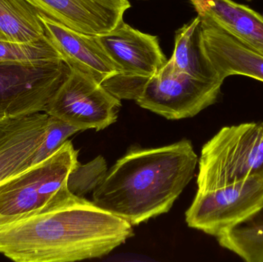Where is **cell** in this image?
Masks as SVG:
<instances>
[{"mask_svg": "<svg viewBox=\"0 0 263 262\" xmlns=\"http://www.w3.org/2000/svg\"><path fill=\"white\" fill-rule=\"evenodd\" d=\"M40 13L77 32L100 35L114 30L131 8L129 0H24Z\"/></svg>", "mask_w": 263, "mask_h": 262, "instance_id": "cell-10", "label": "cell"}, {"mask_svg": "<svg viewBox=\"0 0 263 262\" xmlns=\"http://www.w3.org/2000/svg\"><path fill=\"white\" fill-rule=\"evenodd\" d=\"M97 38L123 76L148 78L168 61L157 36L134 29L124 20Z\"/></svg>", "mask_w": 263, "mask_h": 262, "instance_id": "cell-11", "label": "cell"}, {"mask_svg": "<svg viewBox=\"0 0 263 262\" xmlns=\"http://www.w3.org/2000/svg\"><path fill=\"white\" fill-rule=\"evenodd\" d=\"M200 22L197 15L176 31L174 50L170 60L179 72L199 79L223 83L209 69L201 55L198 38Z\"/></svg>", "mask_w": 263, "mask_h": 262, "instance_id": "cell-17", "label": "cell"}, {"mask_svg": "<svg viewBox=\"0 0 263 262\" xmlns=\"http://www.w3.org/2000/svg\"><path fill=\"white\" fill-rule=\"evenodd\" d=\"M221 247L247 262H263V205L217 237Z\"/></svg>", "mask_w": 263, "mask_h": 262, "instance_id": "cell-15", "label": "cell"}, {"mask_svg": "<svg viewBox=\"0 0 263 262\" xmlns=\"http://www.w3.org/2000/svg\"><path fill=\"white\" fill-rule=\"evenodd\" d=\"M197 191L263 177V122L222 128L201 151Z\"/></svg>", "mask_w": 263, "mask_h": 262, "instance_id": "cell-4", "label": "cell"}, {"mask_svg": "<svg viewBox=\"0 0 263 262\" xmlns=\"http://www.w3.org/2000/svg\"><path fill=\"white\" fill-rule=\"evenodd\" d=\"M70 69L67 78L48 103L45 113L80 131L103 130L116 123L121 100L93 77L79 69Z\"/></svg>", "mask_w": 263, "mask_h": 262, "instance_id": "cell-5", "label": "cell"}, {"mask_svg": "<svg viewBox=\"0 0 263 262\" xmlns=\"http://www.w3.org/2000/svg\"><path fill=\"white\" fill-rule=\"evenodd\" d=\"M78 129L68 124L66 122L49 115L47 131L44 139L38 151L39 161L42 162L49 158L57 152L69 137L77 132Z\"/></svg>", "mask_w": 263, "mask_h": 262, "instance_id": "cell-19", "label": "cell"}, {"mask_svg": "<svg viewBox=\"0 0 263 262\" xmlns=\"http://www.w3.org/2000/svg\"><path fill=\"white\" fill-rule=\"evenodd\" d=\"M223 83L199 79L179 72L170 59L152 76L116 75L103 86L120 100H134L142 109L167 119L191 118L215 104Z\"/></svg>", "mask_w": 263, "mask_h": 262, "instance_id": "cell-3", "label": "cell"}, {"mask_svg": "<svg viewBox=\"0 0 263 262\" xmlns=\"http://www.w3.org/2000/svg\"><path fill=\"white\" fill-rule=\"evenodd\" d=\"M198 16L228 31L263 55V15L233 0H190Z\"/></svg>", "mask_w": 263, "mask_h": 262, "instance_id": "cell-14", "label": "cell"}, {"mask_svg": "<svg viewBox=\"0 0 263 262\" xmlns=\"http://www.w3.org/2000/svg\"><path fill=\"white\" fill-rule=\"evenodd\" d=\"M133 235L128 221L72 193L68 183L38 209L0 215V253L16 262L102 258Z\"/></svg>", "mask_w": 263, "mask_h": 262, "instance_id": "cell-1", "label": "cell"}, {"mask_svg": "<svg viewBox=\"0 0 263 262\" xmlns=\"http://www.w3.org/2000/svg\"><path fill=\"white\" fill-rule=\"evenodd\" d=\"M78 164V152L67 140L49 158L0 187V215L24 213L41 207L67 184Z\"/></svg>", "mask_w": 263, "mask_h": 262, "instance_id": "cell-7", "label": "cell"}, {"mask_svg": "<svg viewBox=\"0 0 263 262\" xmlns=\"http://www.w3.org/2000/svg\"><path fill=\"white\" fill-rule=\"evenodd\" d=\"M39 18L46 38L69 67L91 75L101 84L119 73L97 35L77 32L43 14L39 13Z\"/></svg>", "mask_w": 263, "mask_h": 262, "instance_id": "cell-13", "label": "cell"}, {"mask_svg": "<svg viewBox=\"0 0 263 262\" xmlns=\"http://www.w3.org/2000/svg\"><path fill=\"white\" fill-rule=\"evenodd\" d=\"M248 1H251V0H248Z\"/></svg>", "mask_w": 263, "mask_h": 262, "instance_id": "cell-20", "label": "cell"}, {"mask_svg": "<svg viewBox=\"0 0 263 262\" xmlns=\"http://www.w3.org/2000/svg\"><path fill=\"white\" fill-rule=\"evenodd\" d=\"M198 161L187 139L129 151L100 180L92 201L138 226L171 209L193 178Z\"/></svg>", "mask_w": 263, "mask_h": 262, "instance_id": "cell-2", "label": "cell"}, {"mask_svg": "<svg viewBox=\"0 0 263 262\" xmlns=\"http://www.w3.org/2000/svg\"><path fill=\"white\" fill-rule=\"evenodd\" d=\"M39 13L24 0H0V39L26 43L44 38Z\"/></svg>", "mask_w": 263, "mask_h": 262, "instance_id": "cell-16", "label": "cell"}, {"mask_svg": "<svg viewBox=\"0 0 263 262\" xmlns=\"http://www.w3.org/2000/svg\"><path fill=\"white\" fill-rule=\"evenodd\" d=\"M200 19L199 48L209 69L222 82L239 75L263 83L262 54L213 22Z\"/></svg>", "mask_w": 263, "mask_h": 262, "instance_id": "cell-9", "label": "cell"}, {"mask_svg": "<svg viewBox=\"0 0 263 262\" xmlns=\"http://www.w3.org/2000/svg\"><path fill=\"white\" fill-rule=\"evenodd\" d=\"M60 60L61 56L46 37L26 43L0 39V63L34 66Z\"/></svg>", "mask_w": 263, "mask_h": 262, "instance_id": "cell-18", "label": "cell"}, {"mask_svg": "<svg viewBox=\"0 0 263 262\" xmlns=\"http://www.w3.org/2000/svg\"><path fill=\"white\" fill-rule=\"evenodd\" d=\"M49 115L39 112L0 122V187L40 163Z\"/></svg>", "mask_w": 263, "mask_h": 262, "instance_id": "cell-12", "label": "cell"}, {"mask_svg": "<svg viewBox=\"0 0 263 262\" xmlns=\"http://www.w3.org/2000/svg\"><path fill=\"white\" fill-rule=\"evenodd\" d=\"M70 71L63 60L34 66L0 63V122L44 112Z\"/></svg>", "mask_w": 263, "mask_h": 262, "instance_id": "cell-6", "label": "cell"}, {"mask_svg": "<svg viewBox=\"0 0 263 262\" xmlns=\"http://www.w3.org/2000/svg\"><path fill=\"white\" fill-rule=\"evenodd\" d=\"M263 205V177L197 191L185 212L189 227L217 237Z\"/></svg>", "mask_w": 263, "mask_h": 262, "instance_id": "cell-8", "label": "cell"}]
</instances>
